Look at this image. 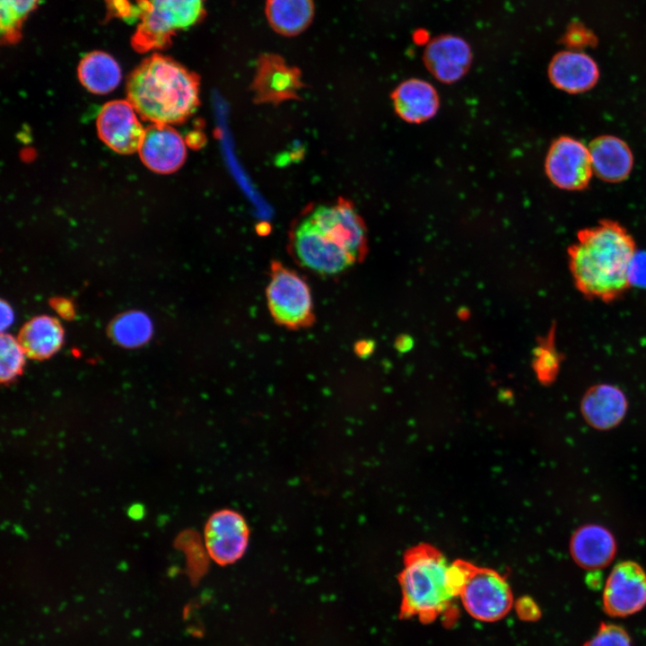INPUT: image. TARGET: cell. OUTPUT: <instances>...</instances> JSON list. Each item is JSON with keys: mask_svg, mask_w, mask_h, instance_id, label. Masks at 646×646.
<instances>
[{"mask_svg": "<svg viewBox=\"0 0 646 646\" xmlns=\"http://www.w3.org/2000/svg\"><path fill=\"white\" fill-rule=\"evenodd\" d=\"M635 252L633 237L616 222L603 220L581 230L568 249L577 289L588 298L615 300L630 286L629 267Z\"/></svg>", "mask_w": 646, "mask_h": 646, "instance_id": "1", "label": "cell"}, {"mask_svg": "<svg viewBox=\"0 0 646 646\" xmlns=\"http://www.w3.org/2000/svg\"><path fill=\"white\" fill-rule=\"evenodd\" d=\"M474 566L463 561L449 563L436 549L420 546L407 553L399 574L400 616L427 624L441 617L452 624L455 603Z\"/></svg>", "mask_w": 646, "mask_h": 646, "instance_id": "2", "label": "cell"}, {"mask_svg": "<svg viewBox=\"0 0 646 646\" xmlns=\"http://www.w3.org/2000/svg\"><path fill=\"white\" fill-rule=\"evenodd\" d=\"M127 92L144 118L154 124L180 123L199 104V79L172 58L155 53L131 73Z\"/></svg>", "mask_w": 646, "mask_h": 646, "instance_id": "3", "label": "cell"}, {"mask_svg": "<svg viewBox=\"0 0 646 646\" xmlns=\"http://www.w3.org/2000/svg\"><path fill=\"white\" fill-rule=\"evenodd\" d=\"M205 0H136V29L131 38L138 52L162 49L179 31L200 22Z\"/></svg>", "mask_w": 646, "mask_h": 646, "instance_id": "4", "label": "cell"}, {"mask_svg": "<svg viewBox=\"0 0 646 646\" xmlns=\"http://www.w3.org/2000/svg\"><path fill=\"white\" fill-rule=\"evenodd\" d=\"M269 276L266 296L274 320L290 329L311 326L315 317L307 282L278 261L272 262Z\"/></svg>", "mask_w": 646, "mask_h": 646, "instance_id": "5", "label": "cell"}, {"mask_svg": "<svg viewBox=\"0 0 646 646\" xmlns=\"http://www.w3.org/2000/svg\"><path fill=\"white\" fill-rule=\"evenodd\" d=\"M288 249L299 266L321 275H336L356 262L324 235L308 214L291 229Z\"/></svg>", "mask_w": 646, "mask_h": 646, "instance_id": "6", "label": "cell"}, {"mask_svg": "<svg viewBox=\"0 0 646 646\" xmlns=\"http://www.w3.org/2000/svg\"><path fill=\"white\" fill-rule=\"evenodd\" d=\"M459 599L472 617L483 622L503 618L513 606L511 589L506 580L493 570L475 566Z\"/></svg>", "mask_w": 646, "mask_h": 646, "instance_id": "7", "label": "cell"}, {"mask_svg": "<svg viewBox=\"0 0 646 646\" xmlns=\"http://www.w3.org/2000/svg\"><path fill=\"white\" fill-rule=\"evenodd\" d=\"M319 230L344 249L355 261L366 251V228L353 204L342 197L332 205H320L308 214Z\"/></svg>", "mask_w": 646, "mask_h": 646, "instance_id": "8", "label": "cell"}, {"mask_svg": "<svg viewBox=\"0 0 646 646\" xmlns=\"http://www.w3.org/2000/svg\"><path fill=\"white\" fill-rule=\"evenodd\" d=\"M545 168L550 181L565 190L584 189L593 174L589 148L570 136L558 137L552 143Z\"/></svg>", "mask_w": 646, "mask_h": 646, "instance_id": "9", "label": "cell"}, {"mask_svg": "<svg viewBox=\"0 0 646 646\" xmlns=\"http://www.w3.org/2000/svg\"><path fill=\"white\" fill-rule=\"evenodd\" d=\"M603 609L610 616L624 617L646 607V572L633 561L617 563L606 580Z\"/></svg>", "mask_w": 646, "mask_h": 646, "instance_id": "10", "label": "cell"}, {"mask_svg": "<svg viewBox=\"0 0 646 646\" xmlns=\"http://www.w3.org/2000/svg\"><path fill=\"white\" fill-rule=\"evenodd\" d=\"M204 535L210 558L219 565H229L244 554L249 544V529L241 514L223 509L210 516Z\"/></svg>", "mask_w": 646, "mask_h": 646, "instance_id": "11", "label": "cell"}, {"mask_svg": "<svg viewBox=\"0 0 646 646\" xmlns=\"http://www.w3.org/2000/svg\"><path fill=\"white\" fill-rule=\"evenodd\" d=\"M135 111L129 101L113 100L106 103L98 115L99 135L117 153L128 154L139 150L145 130Z\"/></svg>", "mask_w": 646, "mask_h": 646, "instance_id": "12", "label": "cell"}, {"mask_svg": "<svg viewBox=\"0 0 646 646\" xmlns=\"http://www.w3.org/2000/svg\"><path fill=\"white\" fill-rule=\"evenodd\" d=\"M472 57L471 48L464 39L455 35H441L427 44L423 62L437 80L452 83L467 74Z\"/></svg>", "mask_w": 646, "mask_h": 646, "instance_id": "13", "label": "cell"}, {"mask_svg": "<svg viewBox=\"0 0 646 646\" xmlns=\"http://www.w3.org/2000/svg\"><path fill=\"white\" fill-rule=\"evenodd\" d=\"M143 162L152 170L170 173L185 162L187 150L180 135L168 125L154 124L144 131L139 147Z\"/></svg>", "mask_w": 646, "mask_h": 646, "instance_id": "14", "label": "cell"}, {"mask_svg": "<svg viewBox=\"0 0 646 646\" xmlns=\"http://www.w3.org/2000/svg\"><path fill=\"white\" fill-rule=\"evenodd\" d=\"M301 86L299 70L278 57L266 56L259 62L252 89L258 103H279L299 99L297 93Z\"/></svg>", "mask_w": 646, "mask_h": 646, "instance_id": "15", "label": "cell"}, {"mask_svg": "<svg viewBox=\"0 0 646 646\" xmlns=\"http://www.w3.org/2000/svg\"><path fill=\"white\" fill-rule=\"evenodd\" d=\"M547 74L557 89L568 93H581L592 89L599 78L595 60L581 51L563 50L551 59Z\"/></svg>", "mask_w": 646, "mask_h": 646, "instance_id": "16", "label": "cell"}, {"mask_svg": "<svg viewBox=\"0 0 646 646\" xmlns=\"http://www.w3.org/2000/svg\"><path fill=\"white\" fill-rule=\"evenodd\" d=\"M570 553L573 561L588 571L607 567L616 554L613 534L598 524H585L578 528L570 540Z\"/></svg>", "mask_w": 646, "mask_h": 646, "instance_id": "17", "label": "cell"}, {"mask_svg": "<svg viewBox=\"0 0 646 646\" xmlns=\"http://www.w3.org/2000/svg\"><path fill=\"white\" fill-rule=\"evenodd\" d=\"M581 411L589 425L606 431L623 421L627 411V399L619 388L598 384L585 392L581 402Z\"/></svg>", "mask_w": 646, "mask_h": 646, "instance_id": "18", "label": "cell"}, {"mask_svg": "<svg viewBox=\"0 0 646 646\" xmlns=\"http://www.w3.org/2000/svg\"><path fill=\"white\" fill-rule=\"evenodd\" d=\"M391 98L397 115L408 123L418 124L431 119L440 106L435 88L418 78L402 82L396 87Z\"/></svg>", "mask_w": 646, "mask_h": 646, "instance_id": "19", "label": "cell"}, {"mask_svg": "<svg viewBox=\"0 0 646 646\" xmlns=\"http://www.w3.org/2000/svg\"><path fill=\"white\" fill-rule=\"evenodd\" d=\"M593 172L607 182L625 179L633 169V157L627 144L614 135L594 138L589 146Z\"/></svg>", "mask_w": 646, "mask_h": 646, "instance_id": "20", "label": "cell"}, {"mask_svg": "<svg viewBox=\"0 0 646 646\" xmlns=\"http://www.w3.org/2000/svg\"><path fill=\"white\" fill-rule=\"evenodd\" d=\"M18 341L25 354L44 359L57 352L63 342V329L59 322L48 316L33 318L21 329Z\"/></svg>", "mask_w": 646, "mask_h": 646, "instance_id": "21", "label": "cell"}, {"mask_svg": "<svg viewBox=\"0 0 646 646\" xmlns=\"http://www.w3.org/2000/svg\"><path fill=\"white\" fill-rule=\"evenodd\" d=\"M78 76L91 92L104 94L113 91L121 80L118 62L104 51H92L79 63Z\"/></svg>", "mask_w": 646, "mask_h": 646, "instance_id": "22", "label": "cell"}, {"mask_svg": "<svg viewBox=\"0 0 646 646\" xmlns=\"http://www.w3.org/2000/svg\"><path fill=\"white\" fill-rule=\"evenodd\" d=\"M314 14L312 0H266V16L278 33L293 36L304 31Z\"/></svg>", "mask_w": 646, "mask_h": 646, "instance_id": "23", "label": "cell"}, {"mask_svg": "<svg viewBox=\"0 0 646 646\" xmlns=\"http://www.w3.org/2000/svg\"><path fill=\"white\" fill-rule=\"evenodd\" d=\"M109 332L118 344L135 347L149 340L152 335V323L144 313L128 311L118 316L112 322Z\"/></svg>", "mask_w": 646, "mask_h": 646, "instance_id": "24", "label": "cell"}, {"mask_svg": "<svg viewBox=\"0 0 646 646\" xmlns=\"http://www.w3.org/2000/svg\"><path fill=\"white\" fill-rule=\"evenodd\" d=\"M39 0H0V32L2 40L15 43L22 36V28Z\"/></svg>", "mask_w": 646, "mask_h": 646, "instance_id": "25", "label": "cell"}, {"mask_svg": "<svg viewBox=\"0 0 646 646\" xmlns=\"http://www.w3.org/2000/svg\"><path fill=\"white\" fill-rule=\"evenodd\" d=\"M24 354L18 340L10 335L1 336L0 376L2 381H9L20 373L24 362Z\"/></svg>", "mask_w": 646, "mask_h": 646, "instance_id": "26", "label": "cell"}, {"mask_svg": "<svg viewBox=\"0 0 646 646\" xmlns=\"http://www.w3.org/2000/svg\"><path fill=\"white\" fill-rule=\"evenodd\" d=\"M583 646H632L628 633L620 625L601 623L597 633Z\"/></svg>", "mask_w": 646, "mask_h": 646, "instance_id": "27", "label": "cell"}, {"mask_svg": "<svg viewBox=\"0 0 646 646\" xmlns=\"http://www.w3.org/2000/svg\"><path fill=\"white\" fill-rule=\"evenodd\" d=\"M562 42L571 50H581L588 47H595L598 43L597 36L581 22H571L563 38Z\"/></svg>", "mask_w": 646, "mask_h": 646, "instance_id": "28", "label": "cell"}, {"mask_svg": "<svg viewBox=\"0 0 646 646\" xmlns=\"http://www.w3.org/2000/svg\"><path fill=\"white\" fill-rule=\"evenodd\" d=\"M630 285L646 287V252H635L629 267Z\"/></svg>", "mask_w": 646, "mask_h": 646, "instance_id": "29", "label": "cell"}, {"mask_svg": "<svg viewBox=\"0 0 646 646\" xmlns=\"http://www.w3.org/2000/svg\"><path fill=\"white\" fill-rule=\"evenodd\" d=\"M542 354L537 355V371L541 376L543 375L544 378L545 372H546V379H552L558 369L559 359L552 349H542Z\"/></svg>", "mask_w": 646, "mask_h": 646, "instance_id": "30", "label": "cell"}, {"mask_svg": "<svg viewBox=\"0 0 646 646\" xmlns=\"http://www.w3.org/2000/svg\"><path fill=\"white\" fill-rule=\"evenodd\" d=\"M516 612L525 621H536L540 617L537 604L529 597H522L516 603Z\"/></svg>", "mask_w": 646, "mask_h": 646, "instance_id": "31", "label": "cell"}, {"mask_svg": "<svg viewBox=\"0 0 646 646\" xmlns=\"http://www.w3.org/2000/svg\"><path fill=\"white\" fill-rule=\"evenodd\" d=\"M109 10L115 16L127 21H135V4L129 0H106Z\"/></svg>", "mask_w": 646, "mask_h": 646, "instance_id": "32", "label": "cell"}, {"mask_svg": "<svg viewBox=\"0 0 646 646\" xmlns=\"http://www.w3.org/2000/svg\"><path fill=\"white\" fill-rule=\"evenodd\" d=\"M54 308L65 318H70L74 315L73 305L69 301L58 299L54 302Z\"/></svg>", "mask_w": 646, "mask_h": 646, "instance_id": "33", "label": "cell"}, {"mask_svg": "<svg viewBox=\"0 0 646 646\" xmlns=\"http://www.w3.org/2000/svg\"><path fill=\"white\" fill-rule=\"evenodd\" d=\"M13 319V313L12 310V308L5 303L4 301H1V328L4 330L5 327H9Z\"/></svg>", "mask_w": 646, "mask_h": 646, "instance_id": "34", "label": "cell"}, {"mask_svg": "<svg viewBox=\"0 0 646 646\" xmlns=\"http://www.w3.org/2000/svg\"><path fill=\"white\" fill-rule=\"evenodd\" d=\"M373 345L370 341L359 342L355 346V351L360 356H367L372 352Z\"/></svg>", "mask_w": 646, "mask_h": 646, "instance_id": "35", "label": "cell"}, {"mask_svg": "<svg viewBox=\"0 0 646 646\" xmlns=\"http://www.w3.org/2000/svg\"><path fill=\"white\" fill-rule=\"evenodd\" d=\"M412 345L413 341L409 336H401L397 340V348L401 352L407 351Z\"/></svg>", "mask_w": 646, "mask_h": 646, "instance_id": "36", "label": "cell"}, {"mask_svg": "<svg viewBox=\"0 0 646 646\" xmlns=\"http://www.w3.org/2000/svg\"><path fill=\"white\" fill-rule=\"evenodd\" d=\"M414 36L416 42H419V39H421V42H425V40L428 39V35L425 33L424 31H416Z\"/></svg>", "mask_w": 646, "mask_h": 646, "instance_id": "37", "label": "cell"}]
</instances>
